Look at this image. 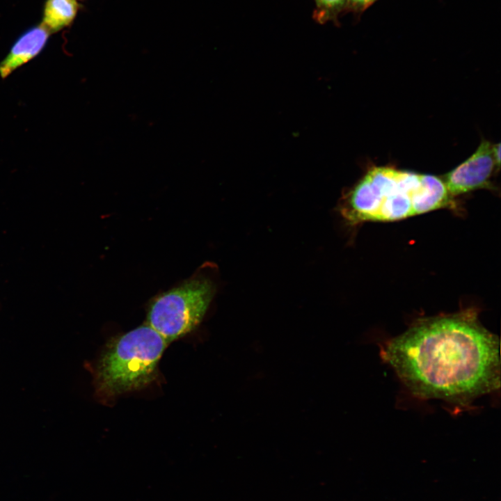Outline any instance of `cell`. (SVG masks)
Segmentation results:
<instances>
[{"instance_id":"obj_9","label":"cell","mask_w":501,"mask_h":501,"mask_svg":"<svg viewBox=\"0 0 501 501\" xmlns=\"http://www.w3.org/2000/svg\"><path fill=\"white\" fill-rule=\"evenodd\" d=\"M378 0H347L345 12L360 15Z\"/></svg>"},{"instance_id":"obj_3","label":"cell","mask_w":501,"mask_h":501,"mask_svg":"<svg viewBox=\"0 0 501 501\" xmlns=\"http://www.w3.org/2000/svg\"><path fill=\"white\" fill-rule=\"evenodd\" d=\"M168 344L148 324L112 339L94 369L97 393L111 397L144 388L155 378Z\"/></svg>"},{"instance_id":"obj_4","label":"cell","mask_w":501,"mask_h":501,"mask_svg":"<svg viewBox=\"0 0 501 501\" xmlns=\"http://www.w3.org/2000/svg\"><path fill=\"white\" fill-rule=\"evenodd\" d=\"M215 292L216 285L211 278H191L152 301L147 324L170 343L197 327Z\"/></svg>"},{"instance_id":"obj_7","label":"cell","mask_w":501,"mask_h":501,"mask_svg":"<svg viewBox=\"0 0 501 501\" xmlns=\"http://www.w3.org/2000/svg\"><path fill=\"white\" fill-rule=\"evenodd\" d=\"M77 0H46L41 24L51 33L70 26L80 9Z\"/></svg>"},{"instance_id":"obj_2","label":"cell","mask_w":501,"mask_h":501,"mask_svg":"<svg viewBox=\"0 0 501 501\" xmlns=\"http://www.w3.org/2000/svg\"><path fill=\"white\" fill-rule=\"evenodd\" d=\"M445 182L431 175L374 167L342 197L338 211L349 225L392 221L450 206Z\"/></svg>"},{"instance_id":"obj_1","label":"cell","mask_w":501,"mask_h":501,"mask_svg":"<svg viewBox=\"0 0 501 501\" xmlns=\"http://www.w3.org/2000/svg\"><path fill=\"white\" fill-rule=\"evenodd\" d=\"M380 354L418 398L466 406L500 386V340L474 310L418 319Z\"/></svg>"},{"instance_id":"obj_6","label":"cell","mask_w":501,"mask_h":501,"mask_svg":"<svg viewBox=\"0 0 501 501\" xmlns=\"http://www.w3.org/2000/svg\"><path fill=\"white\" fill-rule=\"evenodd\" d=\"M51 33L40 24L26 31L11 47L0 63V77L7 78L15 70L35 58L45 48Z\"/></svg>"},{"instance_id":"obj_5","label":"cell","mask_w":501,"mask_h":501,"mask_svg":"<svg viewBox=\"0 0 501 501\" xmlns=\"http://www.w3.org/2000/svg\"><path fill=\"white\" fill-rule=\"evenodd\" d=\"M494 153V144L483 140L474 154L443 178L452 197L486 187L490 178L499 168Z\"/></svg>"},{"instance_id":"obj_8","label":"cell","mask_w":501,"mask_h":501,"mask_svg":"<svg viewBox=\"0 0 501 501\" xmlns=\"http://www.w3.org/2000/svg\"><path fill=\"white\" fill-rule=\"evenodd\" d=\"M315 8L312 17L319 24L338 23L340 14L345 13L347 0H314Z\"/></svg>"}]
</instances>
